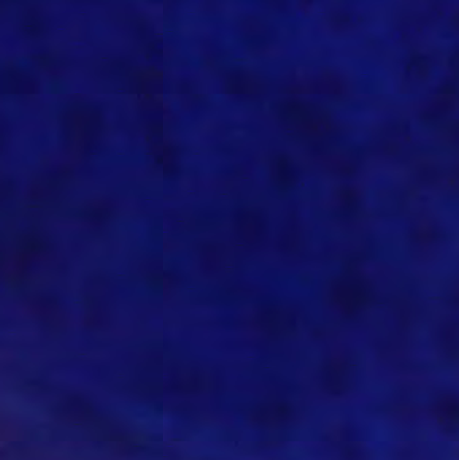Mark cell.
<instances>
[{"label": "cell", "instance_id": "1", "mask_svg": "<svg viewBox=\"0 0 459 460\" xmlns=\"http://www.w3.org/2000/svg\"><path fill=\"white\" fill-rule=\"evenodd\" d=\"M62 126L65 142L78 153H86L96 145L102 131L99 113L89 107H75L67 111Z\"/></svg>", "mask_w": 459, "mask_h": 460}, {"label": "cell", "instance_id": "2", "mask_svg": "<svg viewBox=\"0 0 459 460\" xmlns=\"http://www.w3.org/2000/svg\"><path fill=\"white\" fill-rule=\"evenodd\" d=\"M234 226H236V233L240 240L248 245H255L263 237V220L252 209L242 210L237 213Z\"/></svg>", "mask_w": 459, "mask_h": 460}, {"label": "cell", "instance_id": "3", "mask_svg": "<svg viewBox=\"0 0 459 460\" xmlns=\"http://www.w3.org/2000/svg\"><path fill=\"white\" fill-rule=\"evenodd\" d=\"M285 408L279 402H266L251 411L250 419L258 426H274L282 421Z\"/></svg>", "mask_w": 459, "mask_h": 460}, {"label": "cell", "instance_id": "4", "mask_svg": "<svg viewBox=\"0 0 459 460\" xmlns=\"http://www.w3.org/2000/svg\"><path fill=\"white\" fill-rule=\"evenodd\" d=\"M58 413L65 420L77 423V421L88 418L89 413H91V407L84 400L78 399V397H72V399H67L61 402V405L58 407Z\"/></svg>", "mask_w": 459, "mask_h": 460}, {"label": "cell", "instance_id": "5", "mask_svg": "<svg viewBox=\"0 0 459 460\" xmlns=\"http://www.w3.org/2000/svg\"><path fill=\"white\" fill-rule=\"evenodd\" d=\"M34 308L37 315L40 316L45 323L51 324V326H58V324H62V322H64L61 308L53 300L43 297L40 302L34 305Z\"/></svg>", "mask_w": 459, "mask_h": 460}]
</instances>
